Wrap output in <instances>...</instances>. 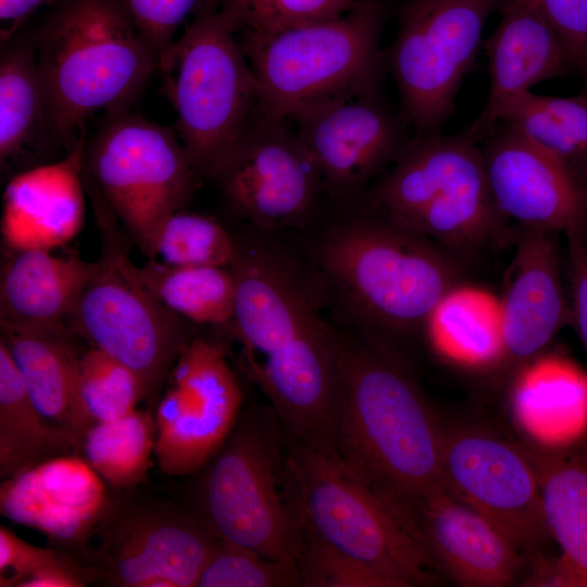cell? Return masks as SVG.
Segmentation results:
<instances>
[{"mask_svg": "<svg viewBox=\"0 0 587 587\" xmlns=\"http://www.w3.org/2000/svg\"><path fill=\"white\" fill-rule=\"evenodd\" d=\"M230 328L249 375L291 442L333 445L339 337L320 320L302 278L258 240H237Z\"/></svg>", "mask_w": 587, "mask_h": 587, "instance_id": "obj_1", "label": "cell"}, {"mask_svg": "<svg viewBox=\"0 0 587 587\" xmlns=\"http://www.w3.org/2000/svg\"><path fill=\"white\" fill-rule=\"evenodd\" d=\"M445 428L421 390L386 352L339 338L333 449L388 502L414 517L444 489Z\"/></svg>", "mask_w": 587, "mask_h": 587, "instance_id": "obj_2", "label": "cell"}, {"mask_svg": "<svg viewBox=\"0 0 587 587\" xmlns=\"http://www.w3.org/2000/svg\"><path fill=\"white\" fill-rule=\"evenodd\" d=\"M34 33L48 115L66 152L95 113L129 109L158 71L122 0H59Z\"/></svg>", "mask_w": 587, "mask_h": 587, "instance_id": "obj_3", "label": "cell"}, {"mask_svg": "<svg viewBox=\"0 0 587 587\" xmlns=\"http://www.w3.org/2000/svg\"><path fill=\"white\" fill-rule=\"evenodd\" d=\"M286 494L301 529L390 587L428 586L438 567L415 521L350 471L332 447L286 440Z\"/></svg>", "mask_w": 587, "mask_h": 587, "instance_id": "obj_4", "label": "cell"}, {"mask_svg": "<svg viewBox=\"0 0 587 587\" xmlns=\"http://www.w3.org/2000/svg\"><path fill=\"white\" fill-rule=\"evenodd\" d=\"M175 130L199 176L215 178L259 110V86L237 26L209 2L161 54Z\"/></svg>", "mask_w": 587, "mask_h": 587, "instance_id": "obj_5", "label": "cell"}, {"mask_svg": "<svg viewBox=\"0 0 587 587\" xmlns=\"http://www.w3.org/2000/svg\"><path fill=\"white\" fill-rule=\"evenodd\" d=\"M286 438L273 411L242 409L196 474V512L221 539L297 566L301 526L285 488Z\"/></svg>", "mask_w": 587, "mask_h": 587, "instance_id": "obj_6", "label": "cell"}, {"mask_svg": "<svg viewBox=\"0 0 587 587\" xmlns=\"http://www.w3.org/2000/svg\"><path fill=\"white\" fill-rule=\"evenodd\" d=\"M385 9L360 0L340 16L271 34H238L259 86L261 114L289 120L326 100L377 91Z\"/></svg>", "mask_w": 587, "mask_h": 587, "instance_id": "obj_7", "label": "cell"}, {"mask_svg": "<svg viewBox=\"0 0 587 587\" xmlns=\"http://www.w3.org/2000/svg\"><path fill=\"white\" fill-rule=\"evenodd\" d=\"M452 254L384 218L337 225L320 248L322 267L342 297L391 332L424 325L441 297L460 284Z\"/></svg>", "mask_w": 587, "mask_h": 587, "instance_id": "obj_8", "label": "cell"}, {"mask_svg": "<svg viewBox=\"0 0 587 587\" xmlns=\"http://www.w3.org/2000/svg\"><path fill=\"white\" fill-rule=\"evenodd\" d=\"M477 143L466 132L409 140L375 187L384 220L452 253L484 245L503 216L489 193Z\"/></svg>", "mask_w": 587, "mask_h": 587, "instance_id": "obj_9", "label": "cell"}, {"mask_svg": "<svg viewBox=\"0 0 587 587\" xmlns=\"http://www.w3.org/2000/svg\"><path fill=\"white\" fill-rule=\"evenodd\" d=\"M83 174L141 251L158 224L184 209L201 179L175 128L129 109L107 113L85 141Z\"/></svg>", "mask_w": 587, "mask_h": 587, "instance_id": "obj_10", "label": "cell"}, {"mask_svg": "<svg viewBox=\"0 0 587 587\" xmlns=\"http://www.w3.org/2000/svg\"><path fill=\"white\" fill-rule=\"evenodd\" d=\"M504 0H404L389 64L401 118L419 134L438 133L483 46L484 26Z\"/></svg>", "mask_w": 587, "mask_h": 587, "instance_id": "obj_11", "label": "cell"}, {"mask_svg": "<svg viewBox=\"0 0 587 587\" xmlns=\"http://www.w3.org/2000/svg\"><path fill=\"white\" fill-rule=\"evenodd\" d=\"M71 332L130 369L151 395L191 339L187 321L135 276L125 250L110 248L66 321Z\"/></svg>", "mask_w": 587, "mask_h": 587, "instance_id": "obj_12", "label": "cell"}, {"mask_svg": "<svg viewBox=\"0 0 587 587\" xmlns=\"http://www.w3.org/2000/svg\"><path fill=\"white\" fill-rule=\"evenodd\" d=\"M112 496L92 534L105 579L122 587H196L218 537L171 501Z\"/></svg>", "mask_w": 587, "mask_h": 587, "instance_id": "obj_13", "label": "cell"}, {"mask_svg": "<svg viewBox=\"0 0 587 587\" xmlns=\"http://www.w3.org/2000/svg\"><path fill=\"white\" fill-rule=\"evenodd\" d=\"M441 484L503 532L526 557L552 538L535 471L517 442L479 426L445 428Z\"/></svg>", "mask_w": 587, "mask_h": 587, "instance_id": "obj_14", "label": "cell"}, {"mask_svg": "<svg viewBox=\"0 0 587 587\" xmlns=\"http://www.w3.org/2000/svg\"><path fill=\"white\" fill-rule=\"evenodd\" d=\"M242 401L223 347L191 338L170 372L154 416V458L160 471L186 476L201 470L233 429Z\"/></svg>", "mask_w": 587, "mask_h": 587, "instance_id": "obj_15", "label": "cell"}, {"mask_svg": "<svg viewBox=\"0 0 587 587\" xmlns=\"http://www.w3.org/2000/svg\"><path fill=\"white\" fill-rule=\"evenodd\" d=\"M290 122L258 112L214 179L232 210L257 227L301 225L323 189Z\"/></svg>", "mask_w": 587, "mask_h": 587, "instance_id": "obj_16", "label": "cell"}, {"mask_svg": "<svg viewBox=\"0 0 587 587\" xmlns=\"http://www.w3.org/2000/svg\"><path fill=\"white\" fill-rule=\"evenodd\" d=\"M480 148L486 183L503 217L525 229L583 232L587 187L560 158L498 123Z\"/></svg>", "mask_w": 587, "mask_h": 587, "instance_id": "obj_17", "label": "cell"}, {"mask_svg": "<svg viewBox=\"0 0 587 587\" xmlns=\"http://www.w3.org/2000/svg\"><path fill=\"white\" fill-rule=\"evenodd\" d=\"M288 121L315 162L323 189L335 199L358 195L408 142L377 91L333 98Z\"/></svg>", "mask_w": 587, "mask_h": 587, "instance_id": "obj_18", "label": "cell"}, {"mask_svg": "<svg viewBox=\"0 0 587 587\" xmlns=\"http://www.w3.org/2000/svg\"><path fill=\"white\" fill-rule=\"evenodd\" d=\"M108 486L80 453L64 454L1 480L0 512L54 541L82 544L110 503Z\"/></svg>", "mask_w": 587, "mask_h": 587, "instance_id": "obj_19", "label": "cell"}, {"mask_svg": "<svg viewBox=\"0 0 587 587\" xmlns=\"http://www.w3.org/2000/svg\"><path fill=\"white\" fill-rule=\"evenodd\" d=\"M414 517L437 566L460 586H508L527 565L503 532L445 489L421 499Z\"/></svg>", "mask_w": 587, "mask_h": 587, "instance_id": "obj_20", "label": "cell"}, {"mask_svg": "<svg viewBox=\"0 0 587 587\" xmlns=\"http://www.w3.org/2000/svg\"><path fill=\"white\" fill-rule=\"evenodd\" d=\"M85 141L63 159L16 173L7 184L0 226L5 250H55L79 233L85 217Z\"/></svg>", "mask_w": 587, "mask_h": 587, "instance_id": "obj_21", "label": "cell"}, {"mask_svg": "<svg viewBox=\"0 0 587 587\" xmlns=\"http://www.w3.org/2000/svg\"><path fill=\"white\" fill-rule=\"evenodd\" d=\"M500 21L483 42L490 76L486 104L466 130L476 142L497 125L498 115L515 97L535 85L575 72L562 42L527 0H504Z\"/></svg>", "mask_w": 587, "mask_h": 587, "instance_id": "obj_22", "label": "cell"}, {"mask_svg": "<svg viewBox=\"0 0 587 587\" xmlns=\"http://www.w3.org/2000/svg\"><path fill=\"white\" fill-rule=\"evenodd\" d=\"M501 298V363L523 366L550 342L569 320L555 233L525 229Z\"/></svg>", "mask_w": 587, "mask_h": 587, "instance_id": "obj_23", "label": "cell"}, {"mask_svg": "<svg viewBox=\"0 0 587 587\" xmlns=\"http://www.w3.org/2000/svg\"><path fill=\"white\" fill-rule=\"evenodd\" d=\"M7 250L0 277V324L43 327L65 324L98 268L77 252Z\"/></svg>", "mask_w": 587, "mask_h": 587, "instance_id": "obj_24", "label": "cell"}, {"mask_svg": "<svg viewBox=\"0 0 587 587\" xmlns=\"http://www.w3.org/2000/svg\"><path fill=\"white\" fill-rule=\"evenodd\" d=\"M0 342L11 355L33 401L55 426L83 447L92 423L77 395L79 352L66 324L43 327L0 324Z\"/></svg>", "mask_w": 587, "mask_h": 587, "instance_id": "obj_25", "label": "cell"}, {"mask_svg": "<svg viewBox=\"0 0 587 587\" xmlns=\"http://www.w3.org/2000/svg\"><path fill=\"white\" fill-rule=\"evenodd\" d=\"M520 446L535 471L570 587H587V439L563 446L529 439Z\"/></svg>", "mask_w": 587, "mask_h": 587, "instance_id": "obj_26", "label": "cell"}, {"mask_svg": "<svg viewBox=\"0 0 587 587\" xmlns=\"http://www.w3.org/2000/svg\"><path fill=\"white\" fill-rule=\"evenodd\" d=\"M1 168L22 166L52 147H63L50 122L36 60L34 32H17L1 43Z\"/></svg>", "mask_w": 587, "mask_h": 587, "instance_id": "obj_27", "label": "cell"}, {"mask_svg": "<svg viewBox=\"0 0 587 587\" xmlns=\"http://www.w3.org/2000/svg\"><path fill=\"white\" fill-rule=\"evenodd\" d=\"M512 405L521 426L539 444L587 439V373L565 358L546 355L523 365Z\"/></svg>", "mask_w": 587, "mask_h": 587, "instance_id": "obj_28", "label": "cell"}, {"mask_svg": "<svg viewBox=\"0 0 587 587\" xmlns=\"http://www.w3.org/2000/svg\"><path fill=\"white\" fill-rule=\"evenodd\" d=\"M423 326L433 349L448 361L466 367L502 361L501 299L486 289L455 285L436 303Z\"/></svg>", "mask_w": 587, "mask_h": 587, "instance_id": "obj_29", "label": "cell"}, {"mask_svg": "<svg viewBox=\"0 0 587 587\" xmlns=\"http://www.w3.org/2000/svg\"><path fill=\"white\" fill-rule=\"evenodd\" d=\"M71 453H82L80 445L39 411L11 355L0 342L1 480Z\"/></svg>", "mask_w": 587, "mask_h": 587, "instance_id": "obj_30", "label": "cell"}, {"mask_svg": "<svg viewBox=\"0 0 587 587\" xmlns=\"http://www.w3.org/2000/svg\"><path fill=\"white\" fill-rule=\"evenodd\" d=\"M133 272L166 308L184 320L203 325L229 326L236 283L230 266H177L149 259Z\"/></svg>", "mask_w": 587, "mask_h": 587, "instance_id": "obj_31", "label": "cell"}, {"mask_svg": "<svg viewBox=\"0 0 587 587\" xmlns=\"http://www.w3.org/2000/svg\"><path fill=\"white\" fill-rule=\"evenodd\" d=\"M532 142L560 158L587 187V96H541L527 91L498 115Z\"/></svg>", "mask_w": 587, "mask_h": 587, "instance_id": "obj_32", "label": "cell"}, {"mask_svg": "<svg viewBox=\"0 0 587 587\" xmlns=\"http://www.w3.org/2000/svg\"><path fill=\"white\" fill-rule=\"evenodd\" d=\"M155 437V419L135 409L116 420L92 424L82 453L112 489L132 491L147 477Z\"/></svg>", "mask_w": 587, "mask_h": 587, "instance_id": "obj_33", "label": "cell"}, {"mask_svg": "<svg viewBox=\"0 0 587 587\" xmlns=\"http://www.w3.org/2000/svg\"><path fill=\"white\" fill-rule=\"evenodd\" d=\"M236 248V239L221 223L182 209L158 224L142 252L170 265L230 266Z\"/></svg>", "mask_w": 587, "mask_h": 587, "instance_id": "obj_34", "label": "cell"}, {"mask_svg": "<svg viewBox=\"0 0 587 587\" xmlns=\"http://www.w3.org/2000/svg\"><path fill=\"white\" fill-rule=\"evenodd\" d=\"M77 395L84 414L92 424L122 417L147 397L140 378L130 369L91 347L79 360Z\"/></svg>", "mask_w": 587, "mask_h": 587, "instance_id": "obj_35", "label": "cell"}, {"mask_svg": "<svg viewBox=\"0 0 587 587\" xmlns=\"http://www.w3.org/2000/svg\"><path fill=\"white\" fill-rule=\"evenodd\" d=\"M300 586L297 566L266 559L247 548L217 539L196 587Z\"/></svg>", "mask_w": 587, "mask_h": 587, "instance_id": "obj_36", "label": "cell"}, {"mask_svg": "<svg viewBox=\"0 0 587 587\" xmlns=\"http://www.w3.org/2000/svg\"><path fill=\"white\" fill-rule=\"evenodd\" d=\"M360 0H215L238 34H271L294 25L340 16Z\"/></svg>", "mask_w": 587, "mask_h": 587, "instance_id": "obj_37", "label": "cell"}, {"mask_svg": "<svg viewBox=\"0 0 587 587\" xmlns=\"http://www.w3.org/2000/svg\"><path fill=\"white\" fill-rule=\"evenodd\" d=\"M297 569L302 587H390L357 560L301 529Z\"/></svg>", "mask_w": 587, "mask_h": 587, "instance_id": "obj_38", "label": "cell"}, {"mask_svg": "<svg viewBox=\"0 0 587 587\" xmlns=\"http://www.w3.org/2000/svg\"><path fill=\"white\" fill-rule=\"evenodd\" d=\"M136 25L161 54L176 39L179 26L195 16L209 0H122Z\"/></svg>", "mask_w": 587, "mask_h": 587, "instance_id": "obj_39", "label": "cell"}, {"mask_svg": "<svg viewBox=\"0 0 587 587\" xmlns=\"http://www.w3.org/2000/svg\"><path fill=\"white\" fill-rule=\"evenodd\" d=\"M75 565L63 553L34 546L8 527L0 526V586L21 587L47 570Z\"/></svg>", "mask_w": 587, "mask_h": 587, "instance_id": "obj_40", "label": "cell"}, {"mask_svg": "<svg viewBox=\"0 0 587 587\" xmlns=\"http://www.w3.org/2000/svg\"><path fill=\"white\" fill-rule=\"evenodd\" d=\"M553 29L575 72L587 75V0H527Z\"/></svg>", "mask_w": 587, "mask_h": 587, "instance_id": "obj_41", "label": "cell"}, {"mask_svg": "<svg viewBox=\"0 0 587 587\" xmlns=\"http://www.w3.org/2000/svg\"><path fill=\"white\" fill-rule=\"evenodd\" d=\"M566 236L573 294L572 316L587 353V246L583 240V232L570 233Z\"/></svg>", "mask_w": 587, "mask_h": 587, "instance_id": "obj_42", "label": "cell"}, {"mask_svg": "<svg viewBox=\"0 0 587 587\" xmlns=\"http://www.w3.org/2000/svg\"><path fill=\"white\" fill-rule=\"evenodd\" d=\"M59 0H0L1 43L20 32L30 16L41 8Z\"/></svg>", "mask_w": 587, "mask_h": 587, "instance_id": "obj_43", "label": "cell"}]
</instances>
